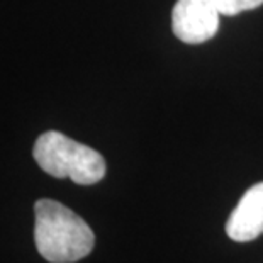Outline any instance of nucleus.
<instances>
[{"label":"nucleus","instance_id":"7ed1b4c3","mask_svg":"<svg viewBox=\"0 0 263 263\" xmlns=\"http://www.w3.org/2000/svg\"><path fill=\"white\" fill-rule=\"evenodd\" d=\"M221 12L216 0H177L172 31L182 43L200 44L216 36Z\"/></svg>","mask_w":263,"mask_h":263},{"label":"nucleus","instance_id":"f03ea898","mask_svg":"<svg viewBox=\"0 0 263 263\" xmlns=\"http://www.w3.org/2000/svg\"><path fill=\"white\" fill-rule=\"evenodd\" d=\"M36 163L54 178H71L78 185H93L105 175L104 156L58 131H46L32 149Z\"/></svg>","mask_w":263,"mask_h":263},{"label":"nucleus","instance_id":"f257e3e1","mask_svg":"<svg viewBox=\"0 0 263 263\" xmlns=\"http://www.w3.org/2000/svg\"><path fill=\"white\" fill-rule=\"evenodd\" d=\"M34 217L36 248L49 263H75L92 251L93 231L66 205L51 199H39Z\"/></svg>","mask_w":263,"mask_h":263},{"label":"nucleus","instance_id":"20e7f679","mask_svg":"<svg viewBox=\"0 0 263 263\" xmlns=\"http://www.w3.org/2000/svg\"><path fill=\"white\" fill-rule=\"evenodd\" d=\"M226 233L233 241H253L263 233V182L245 192L226 222Z\"/></svg>","mask_w":263,"mask_h":263},{"label":"nucleus","instance_id":"39448f33","mask_svg":"<svg viewBox=\"0 0 263 263\" xmlns=\"http://www.w3.org/2000/svg\"><path fill=\"white\" fill-rule=\"evenodd\" d=\"M221 15H238L245 10H253L263 5V0H216Z\"/></svg>","mask_w":263,"mask_h":263}]
</instances>
